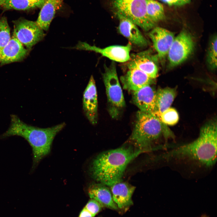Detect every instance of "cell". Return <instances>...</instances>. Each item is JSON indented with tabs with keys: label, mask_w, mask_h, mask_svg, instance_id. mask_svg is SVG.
Segmentation results:
<instances>
[{
	"label": "cell",
	"mask_w": 217,
	"mask_h": 217,
	"mask_svg": "<svg viewBox=\"0 0 217 217\" xmlns=\"http://www.w3.org/2000/svg\"><path fill=\"white\" fill-rule=\"evenodd\" d=\"M4 0H0V6L1 5Z\"/></svg>",
	"instance_id": "obj_28"
},
{
	"label": "cell",
	"mask_w": 217,
	"mask_h": 217,
	"mask_svg": "<svg viewBox=\"0 0 217 217\" xmlns=\"http://www.w3.org/2000/svg\"><path fill=\"white\" fill-rule=\"evenodd\" d=\"M146 10L149 18L156 24L165 18L163 6L155 0H146Z\"/></svg>",
	"instance_id": "obj_22"
},
{
	"label": "cell",
	"mask_w": 217,
	"mask_h": 217,
	"mask_svg": "<svg viewBox=\"0 0 217 217\" xmlns=\"http://www.w3.org/2000/svg\"><path fill=\"white\" fill-rule=\"evenodd\" d=\"M194 43L190 33L183 29L175 37L168 51L167 56L169 68L180 64L192 53Z\"/></svg>",
	"instance_id": "obj_7"
},
{
	"label": "cell",
	"mask_w": 217,
	"mask_h": 217,
	"mask_svg": "<svg viewBox=\"0 0 217 217\" xmlns=\"http://www.w3.org/2000/svg\"><path fill=\"white\" fill-rule=\"evenodd\" d=\"M88 194L91 199L97 201L103 207L114 210L118 209L111 191L105 185L99 183L92 184L89 187Z\"/></svg>",
	"instance_id": "obj_18"
},
{
	"label": "cell",
	"mask_w": 217,
	"mask_h": 217,
	"mask_svg": "<svg viewBox=\"0 0 217 217\" xmlns=\"http://www.w3.org/2000/svg\"><path fill=\"white\" fill-rule=\"evenodd\" d=\"M160 118L162 122L166 125L172 126L178 122L179 116L177 110L170 107L160 115Z\"/></svg>",
	"instance_id": "obj_26"
},
{
	"label": "cell",
	"mask_w": 217,
	"mask_h": 217,
	"mask_svg": "<svg viewBox=\"0 0 217 217\" xmlns=\"http://www.w3.org/2000/svg\"><path fill=\"white\" fill-rule=\"evenodd\" d=\"M46 0H4L0 6L5 10H26L41 8Z\"/></svg>",
	"instance_id": "obj_21"
},
{
	"label": "cell",
	"mask_w": 217,
	"mask_h": 217,
	"mask_svg": "<svg viewBox=\"0 0 217 217\" xmlns=\"http://www.w3.org/2000/svg\"><path fill=\"white\" fill-rule=\"evenodd\" d=\"M83 109L89 122L93 125L98 120V99L95 80L92 75L90 79L83 94Z\"/></svg>",
	"instance_id": "obj_12"
},
{
	"label": "cell",
	"mask_w": 217,
	"mask_h": 217,
	"mask_svg": "<svg viewBox=\"0 0 217 217\" xmlns=\"http://www.w3.org/2000/svg\"><path fill=\"white\" fill-rule=\"evenodd\" d=\"M63 122L50 127H38L28 124L17 115H11V123L8 129L0 136V139L17 136L25 139L32 148V169L50 153L54 139L65 126Z\"/></svg>",
	"instance_id": "obj_3"
},
{
	"label": "cell",
	"mask_w": 217,
	"mask_h": 217,
	"mask_svg": "<svg viewBox=\"0 0 217 217\" xmlns=\"http://www.w3.org/2000/svg\"><path fill=\"white\" fill-rule=\"evenodd\" d=\"M217 136L216 121H210L201 128L197 139L164 153L160 157L162 159L185 161L210 168L216 161Z\"/></svg>",
	"instance_id": "obj_1"
},
{
	"label": "cell",
	"mask_w": 217,
	"mask_h": 217,
	"mask_svg": "<svg viewBox=\"0 0 217 217\" xmlns=\"http://www.w3.org/2000/svg\"><path fill=\"white\" fill-rule=\"evenodd\" d=\"M62 0H46L41 8L36 22L43 30L47 31Z\"/></svg>",
	"instance_id": "obj_19"
},
{
	"label": "cell",
	"mask_w": 217,
	"mask_h": 217,
	"mask_svg": "<svg viewBox=\"0 0 217 217\" xmlns=\"http://www.w3.org/2000/svg\"><path fill=\"white\" fill-rule=\"evenodd\" d=\"M148 35L157 52L159 59L164 60L175 37L174 33L162 27H155L150 30Z\"/></svg>",
	"instance_id": "obj_11"
},
{
	"label": "cell",
	"mask_w": 217,
	"mask_h": 217,
	"mask_svg": "<svg viewBox=\"0 0 217 217\" xmlns=\"http://www.w3.org/2000/svg\"><path fill=\"white\" fill-rule=\"evenodd\" d=\"M162 137L167 143L168 139L175 138L173 132L156 114L138 111L129 140L131 144L146 152L149 151L157 149L154 144Z\"/></svg>",
	"instance_id": "obj_4"
},
{
	"label": "cell",
	"mask_w": 217,
	"mask_h": 217,
	"mask_svg": "<svg viewBox=\"0 0 217 217\" xmlns=\"http://www.w3.org/2000/svg\"><path fill=\"white\" fill-rule=\"evenodd\" d=\"M13 23V34L29 50L42 40L46 35L36 22L21 18Z\"/></svg>",
	"instance_id": "obj_8"
},
{
	"label": "cell",
	"mask_w": 217,
	"mask_h": 217,
	"mask_svg": "<svg viewBox=\"0 0 217 217\" xmlns=\"http://www.w3.org/2000/svg\"><path fill=\"white\" fill-rule=\"evenodd\" d=\"M217 38L216 34L211 38L209 43L206 56L208 68L212 70L216 69L217 63Z\"/></svg>",
	"instance_id": "obj_23"
},
{
	"label": "cell",
	"mask_w": 217,
	"mask_h": 217,
	"mask_svg": "<svg viewBox=\"0 0 217 217\" xmlns=\"http://www.w3.org/2000/svg\"><path fill=\"white\" fill-rule=\"evenodd\" d=\"M110 187L113 200L118 208L123 209L133 204L132 196L134 186L121 180Z\"/></svg>",
	"instance_id": "obj_17"
},
{
	"label": "cell",
	"mask_w": 217,
	"mask_h": 217,
	"mask_svg": "<svg viewBox=\"0 0 217 217\" xmlns=\"http://www.w3.org/2000/svg\"><path fill=\"white\" fill-rule=\"evenodd\" d=\"M158 59L157 55L153 54L150 50H146L131 55L127 66L128 69L140 70L155 80L158 74Z\"/></svg>",
	"instance_id": "obj_10"
},
{
	"label": "cell",
	"mask_w": 217,
	"mask_h": 217,
	"mask_svg": "<svg viewBox=\"0 0 217 217\" xmlns=\"http://www.w3.org/2000/svg\"><path fill=\"white\" fill-rule=\"evenodd\" d=\"M176 95V89L175 88H159L156 90V112L159 118L164 111L170 107Z\"/></svg>",
	"instance_id": "obj_20"
},
{
	"label": "cell",
	"mask_w": 217,
	"mask_h": 217,
	"mask_svg": "<svg viewBox=\"0 0 217 217\" xmlns=\"http://www.w3.org/2000/svg\"><path fill=\"white\" fill-rule=\"evenodd\" d=\"M73 48L77 50L93 51L114 61L125 62L130 59L132 46L130 43L125 46L112 45L101 48L94 45L91 46L86 42L79 41Z\"/></svg>",
	"instance_id": "obj_9"
},
{
	"label": "cell",
	"mask_w": 217,
	"mask_h": 217,
	"mask_svg": "<svg viewBox=\"0 0 217 217\" xmlns=\"http://www.w3.org/2000/svg\"><path fill=\"white\" fill-rule=\"evenodd\" d=\"M102 207L97 201L91 199L80 212L79 217H94Z\"/></svg>",
	"instance_id": "obj_25"
},
{
	"label": "cell",
	"mask_w": 217,
	"mask_h": 217,
	"mask_svg": "<svg viewBox=\"0 0 217 217\" xmlns=\"http://www.w3.org/2000/svg\"><path fill=\"white\" fill-rule=\"evenodd\" d=\"M112 5L118 18L127 19L145 31L156 27L147 14L146 0H112Z\"/></svg>",
	"instance_id": "obj_5"
},
{
	"label": "cell",
	"mask_w": 217,
	"mask_h": 217,
	"mask_svg": "<svg viewBox=\"0 0 217 217\" xmlns=\"http://www.w3.org/2000/svg\"><path fill=\"white\" fill-rule=\"evenodd\" d=\"M171 6H181L189 3L191 0H159Z\"/></svg>",
	"instance_id": "obj_27"
},
{
	"label": "cell",
	"mask_w": 217,
	"mask_h": 217,
	"mask_svg": "<svg viewBox=\"0 0 217 217\" xmlns=\"http://www.w3.org/2000/svg\"><path fill=\"white\" fill-rule=\"evenodd\" d=\"M118 30L119 33L134 45L140 47L148 45L149 42L138 29L137 26L130 20L119 17Z\"/></svg>",
	"instance_id": "obj_16"
},
{
	"label": "cell",
	"mask_w": 217,
	"mask_h": 217,
	"mask_svg": "<svg viewBox=\"0 0 217 217\" xmlns=\"http://www.w3.org/2000/svg\"><path fill=\"white\" fill-rule=\"evenodd\" d=\"M132 92L133 102L140 109V111L145 113H154L157 115L156 90L151 85L146 86Z\"/></svg>",
	"instance_id": "obj_13"
},
{
	"label": "cell",
	"mask_w": 217,
	"mask_h": 217,
	"mask_svg": "<svg viewBox=\"0 0 217 217\" xmlns=\"http://www.w3.org/2000/svg\"><path fill=\"white\" fill-rule=\"evenodd\" d=\"M11 38L10 29L7 19L2 17L0 18V58L2 51Z\"/></svg>",
	"instance_id": "obj_24"
},
{
	"label": "cell",
	"mask_w": 217,
	"mask_h": 217,
	"mask_svg": "<svg viewBox=\"0 0 217 217\" xmlns=\"http://www.w3.org/2000/svg\"><path fill=\"white\" fill-rule=\"evenodd\" d=\"M144 152L131 144L102 152L92 161L91 175L97 182L110 187L122 180L128 164Z\"/></svg>",
	"instance_id": "obj_2"
},
{
	"label": "cell",
	"mask_w": 217,
	"mask_h": 217,
	"mask_svg": "<svg viewBox=\"0 0 217 217\" xmlns=\"http://www.w3.org/2000/svg\"><path fill=\"white\" fill-rule=\"evenodd\" d=\"M102 77L108 104V112L112 118H116L125 103L114 61L108 66L105 65Z\"/></svg>",
	"instance_id": "obj_6"
},
{
	"label": "cell",
	"mask_w": 217,
	"mask_h": 217,
	"mask_svg": "<svg viewBox=\"0 0 217 217\" xmlns=\"http://www.w3.org/2000/svg\"><path fill=\"white\" fill-rule=\"evenodd\" d=\"M126 73L120 77L123 88L133 92L148 85H151L154 79L142 71L136 69H128Z\"/></svg>",
	"instance_id": "obj_15"
},
{
	"label": "cell",
	"mask_w": 217,
	"mask_h": 217,
	"mask_svg": "<svg viewBox=\"0 0 217 217\" xmlns=\"http://www.w3.org/2000/svg\"><path fill=\"white\" fill-rule=\"evenodd\" d=\"M29 50L25 48L13 34L9 42L2 51L0 65H2L22 60L27 55Z\"/></svg>",
	"instance_id": "obj_14"
}]
</instances>
